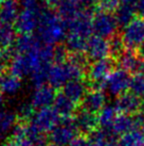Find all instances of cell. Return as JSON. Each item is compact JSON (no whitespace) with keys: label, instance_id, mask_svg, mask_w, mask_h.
I'll use <instances>...</instances> for the list:
<instances>
[{"label":"cell","instance_id":"2e32d148","mask_svg":"<svg viewBox=\"0 0 144 146\" xmlns=\"http://www.w3.org/2000/svg\"><path fill=\"white\" fill-rule=\"evenodd\" d=\"M105 102H106V96L102 90L90 89L81 104L83 109L96 114L106 106Z\"/></svg>","mask_w":144,"mask_h":146},{"label":"cell","instance_id":"6da1fadb","mask_svg":"<svg viewBox=\"0 0 144 146\" xmlns=\"http://www.w3.org/2000/svg\"><path fill=\"white\" fill-rule=\"evenodd\" d=\"M37 36L44 44L54 46L66 41L68 34L67 25L64 19L51 9H41L39 14V25L37 29Z\"/></svg>","mask_w":144,"mask_h":146},{"label":"cell","instance_id":"cb8c5ba5","mask_svg":"<svg viewBox=\"0 0 144 146\" xmlns=\"http://www.w3.org/2000/svg\"><path fill=\"white\" fill-rule=\"evenodd\" d=\"M89 140L93 146H119L116 142L117 137L111 130L98 128L91 134H89Z\"/></svg>","mask_w":144,"mask_h":146},{"label":"cell","instance_id":"7c38bea8","mask_svg":"<svg viewBox=\"0 0 144 146\" xmlns=\"http://www.w3.org/2000/svg\"><path fill=\"white\" fill-rule=\"evenodd\" d=\"M55 89L50 84H43L36 86L31 95L30 102L36 110L51 108L56 98Z\"/></svg>","mask_w":144,"mask_h":146},{"label":"cell","instance_id":"f1b7e54d","mask_svg":"<svg viewBox=\"0 0 144 146\" xmlns=\"http://www.w3.org/2000/svg\"><path fill=\"white\" fill-rule=\"evenodd\" d=\"M66 48L70 53H86L88 40L82 36L67 34L66 37Z\"/></svg>","mask_w":144,"mask_h":146},{"label":"cell","instance_id":"ba28073f","mask_svg":"<svg viewBox=\"0 0 144 146\" xmlns=\"http://www.w3.org/2000/svg\"><path fill=\"white\" fill-rule=\"evenodd\" d=\"M122 40L125 47L132 50H138L144 43V18L135 17L126 26L122 33Z\"/></svg>","mask_w":144,"mask_h":146},{"label":"cell","instance_id":"d6a6232c","mask_svg":"<svg viewBox=\"0 0 144 146\" xmlns=\"http://www.w3.org/2000/svg\"><path fill=\"white\" fill-rule=\"evenodd\" d=\"M36 109L32 106V104L29 102H24L22 105L19 106V108L17 110V115L19 116L21 119H26V121H30L32 116L35 113Z\"/></svg>","mask_w":144,"mask_h":146},{"label":"cell","instance_id":"7a4b0ae2","mask_svg":"<svg viewBox=\"0 0 144 146\" xmlns=\"http://www.w3.org/2000/svg\"><path fill=\"white\" fill-rule=\"evenodd\" d=\"M87 70L67 59L65 62L52 63L49 68L48 82L54 89L64 88L68 82L83 79Z\"/></svg>","mask_w":144,"mask_h":146},{"label":"cell","instance_id":"30bf717a","mask_svg":"<svg viewBox=\"0 0 144 146\" xmlns=\"http://www.w3.org/2000/svg\"><path fill=\"white\" fill-rule=\"evenodd\" d=\"M41 9H21L15 23V30L19 34H32L37 31L39 25V14Z\"/></svg>","mask_w":144,"mask_h":146},{"label":"cell","instance_id":"d590c367","mask_svg":"<svg viewBox=\"0 0 144 146\" xmlns=\"http://www.w3.org/2000/svg\"><path fill=\"white\" fill-rule=\"evenodd\" d=\"M39 0H19L20 7L22 9H32V10H36V9H40L39 5Z\"/></svg>","mask_w":144,"mask_h":146},{"label":"cell","instance_id":"74e56055","mask_svg":"<svg viewBox=\"0 0 144 146\" xmlns=\"http://www.w3.org/2000/svg\"><path fill=\"white\" fill-rule=\"evenodd\" d=\"M40 3L44 4L45 8L52 9V8H57V5L60 4L62 0H39Z\"/></svg>","mask_w":144,"mask_h":146},{"label":"cell","instance_id":"4dcf8cb0","mask_svg":"<svg viewBox=\"0 0 144 146\" xmlns=\"http://www.w3.org/2000/svg\"><path fill=\"white\" fill-rule=\"evenodd\" d=\"M109 51H110V58L115 61H118L119 58L123 54L126 47L124 45V42L122 40V35L116 34L109 40Z\"/></svg>","mask_w":144,"mask_h":146},{"label":"cell","instance_id":"f35d334b","mask_svg":"<svg viewBox=\"0 0 144 146\" xmlns=\"http://www.w3.org/2000/svg\"><path fill=\"white\" fill-rule=\"evenodd\" d=\"M137 13L140 15V17L144 18V0H138L137 3Z\"/></svg>","mask_w":144,"mask_h":146},{"label":"cell","instance_id":"52a82bcc","mask_svg":"<svg viewBox=\"0 0 144 146\" xmlns=\"http://www.w3.org/2000/svg\"><path fill=\"white\" fill-rule=\"evenodd\" d=\"M11 135V140L17 146H46L44 134L32 129L29 124H17Z\"/></svg>","mask_w":144,"mask_h":146},{"label":"cell","instance_id":"d4e9b609","mask_svg":"<svg viewBox=\"0 0 144 146\" xmlns=\"http://www.w3.org/2000/svg\"><path fill=\"white\" fill-rule=\"evenodd\" d=\"M134 130V122H132V115L127 114H119L116 117L113 125L111 127L112 133L116 137L118 135H124Z\"/></svg>","mask_w":144,"mask_h":146},{"label":"cell","instance_id":"ac0fdd59","mask_svg":"<svg viewBox=\"0 0 144 146\" xmlns=\"http://www.w3.org/2000/svg\"><path fill=\"white\" fill-rule=\"evenodd\" d=\"M17 115L12 110L4 107L2 96L0 95V141H2L8 133H12L16 124Z\"/></svg>","mask_w":144,"mask_h":146},{"label":"cell","instance_id":"b9f144b4","mask_svg":"<svg viewBox=\"0 0 144 146\" xmlns=\"http://www.w3.org/2000/svg\"><path fill=\"white\" fill-rule=\"evenodd\" d=\"M0 146H17V145H16V143L15 142H13L12 140H10V141H8V142L2 143Z\"/></svg>","mask_w":144,"mask_h":146},{"label":"cell","instance_id":"9c48e42d","mask_svg":"<svg viewBox=\"0 0 144 146\" xmlns=\"http://www.w3.org/2000/svg\"><path fill=\"white\" fill-rule=\"evenodd\" d=\"M93 15L94 13L90 12L89 10H83L73 19L66 23L68 34H73V35L82 36L89 40L91 37V33H93V30H92Z\"/></svg>","mask_w":144,"mask_h":146},{"label":"cell","instance_id":"4316f807","mask_svg":"<svg viewBox=\"0 0 144 146\" xmlns=\"http://www.w3.org/2000/svg\"><path fill=\"white\" fill-rule=\"evenodd\" d=\"M118 111L115 108V106H105L103 109L98 113V121L101 128L106 130H111L113 122L118 116Z\"/></svg>","mask_w":144,"mask_h":146},{"label":"cell","instance_id":"e0dca14e","mask_svg":"<svg viewBox=\"0 0 144 146\" xmlns=\"http://www.w3.org/2000/svg\"><path fill=\"white\" fill-rule=\"evenodd\" d=\"M90 90L88 82L84 81V79H79V80H73L68 82L67 84L63 88V92L68 98H70L72 102H74L77 105L79 102H82L86 94L88 93Z\"/></svg>","mask_w":144,"mask_h":146},{"label":"cell","instance_id":"484cf974","mask_svg":"<svg viewBox=\"0 0 144 146\" xmlns=\"http://www.w3.org/2000/svg\"><path fill=\"white\" fill-rule=\"evenodd\" d=\"M137 12V8L125 5V4H119V7L115 12V17L117 19L118 26L120 28H125L130 21L135 18V14Z\"/></svg>","mask_w":144,"mask_h":146},{"label":"cell","instance_id":"f546056e","mask_svg":"<svg viewBox=\"0 0 144 146\" xmlns=\"http://www.w3.org/2000/svg\"><path fill=\"white\" fill-rule=\"evenodd\" d=\"M119 146H144V133L138 130L122 135L118 142Z\"/></svg>","mask_w":144,"mask_h":146},{"label":"cell","instance_id":"3957f363","mask_svg":"<svg viewBox=\"0 0 144 146\" xmlns=\"http://www.w3.org/2000/svg\"><path fill=\"white\" fill-rule=\"evenodd\" d=\"M116 66H118L117 62L111 58L92 62L87 69L89 88L100 90L105 88V82L109 75L115 70Z\"/></svg>","mask_w":144,"mask_h":146},{"label":"cell","instance_id":"7bdbcfd3","mask_svg":"<svg viewBox=\"0 0 144 146\" xmlns=\"http://www.w3.org/2000/svg\"><path fill=\"white\" fill-rule=\"evenodd\" d=\"M46 146H57V145H55V144H52V143H51V144H49V145H46Z\"/></svg>","mask_w":144,"mask_h":146},{"label":"cell","instance_id":"83f0119b","mask_svg":"<svg viewBox=\"0 0 144 146\" xmlns=\"http://www.w3.org/2000/svg\"><path fill=\"white\" fill-rule=\"evenodd\" d=\"M16 37L13 26L4 24L0 21V50L11 48V46L15 43Z\"/></svg>","mask_w":144,"mask_h":146},{"label":"cell","instance_id":"836d02e7","mask_svg":"<svg viewBox=\"0 0 144 146\" xmlns=\"http://www.w3.org/2000/svg\"><path fill=\"white\" fill-rule=\"evenodd\" d=\"M119 4H120L119 0H101L99 2L98 11H103L107 13L116 12Z\"/></svg>","mask_w":144,"mask_h":146},{"label":"cell","instance_id":"60d3db41","mask_svg":"<svg viewBox=\"0 0 144 146\" xmlns=\"http://www.w3.org/2000/svg\"><path fill=\"white\" fill-rule=\"evenodd\" d=\"M81 3L86 5V7H92V5H94V4L99 3L101 0H80Z\"/></svg>","mask_w":144,"mask_h":146},{"label":"cell","instance_id":"8d00e7d4","mask_svg":"<svg viewBox=\"0 0 144 146\" xmlns=\"http://www.w3.org/2000/svg\"><path fill=\"white\" fill-rule=\"evenodd\" d=\"M70 146H93L92 143L90 142V140L84 137H79L76 138L73 142L71 143Z\"/></svg>","mask_w":144,"mask_h":146},{"label":"cell","instance_id":"5bb4252c","mask_svg":"<svg viewBox=\"0 0 144 146\" xmlns=\"http://www.w3.org/2000/svg\"><path fill=\"white\" fill-rule=\"evenodd\" d=\"M86 54L89 60L93 62L107 59L108 56H110L109 42L105 38L93 35L88 40Z\"/></svg>","mask_w":144,"mask_h":146},{"label":"cell","instance_id":"7402d4cb","mask_svg":"<svg viewBox=\"0 0 144 146\" xmlns=\"http://www.w3.org/2000/svg\"><path fill=\"white\" fill-rule=\"evenodd\" d=\"M21 89V79L13 74H3L0 77V95L12 97Z\"/></svg>","mask_w":144,"mask_h":146},{"label":"cell","instance_id":"1f68e13d","mask_svg":"<svg viewBox=\"0 0 144 146\" xmlns=\"http://www.w3.org/2000/svg\"><path fill=\"white\" fill-rule=\"evenodd\" d=\"M130 93L144 102V74L134 75L129 84Z\"/></svg>","mask_w":144,"mask_h":146},{"label":"cell","instance_id":"5b68a950","mask_svg":"<svg viewBox=\"0 0 144 146\" xmlns=\"http://www.w3.org/2000/svg\"><path fill=\"white\" fill-rule=\"evenodd\" d=\"M119 28L115 14L112 13L96 11L92 18V30L94 35L102 38H111L115 36Z\"/></svg>","mask_w":144,"mask_h":146},{"label":"cell","instance_id":"d6986e66","mask_svg":"<svg viewBox=\"0 0 144 146\" xmlns=\"http://www.w3.org/2000/svg\"><path fill=\"white\" fill-rule=\"evenodd\" d=\"M19 0H4L0 5V21L7 25H15L20 13Z\"/></svg>","mask_w":144,"mask_h":146},{"label":"cell","instance_id":"8992f818","mask_svg":"<svg viewBox=\"0 0 144 146\" xmlns=\"http://www.w3.org/2000/svg\"><path fill=\"white\" fill-rule=\"evenodd\" d=\"M60 121V115L51 107L46 109L36 110L32 118L29 121V125L35 131L45 134L50 133Z\"/></svg>","mask_w":144,"mask_h":146},{"label":"cell","instance_id":"8fae6325","mask_svg":"<svg viewBox=\"0 0 144 146\" xmlns=\"http://www.w3.org/2000/svg\"><path fill=\"white\" fill-rule=\"evenodd\" d=\"M132 77L129 73L122 68H117L112 72L105 82V89L113 96H120L126 93V90L129 89Z\"/></svg>","mask_w":144,"mask_h":146},{"label":"cell","instance_id":"603a6c76","mask_svg":"<svg viewBox=\"0 0 144 146\" xmlns=\"http://www.w3.org/2000/svg\"><path fill=\"white\" fill-rule=\"evenodd\" d=\"M81 7L82 3L80 0H62L56 8V12L65 23H68L83 11Z\"/></svg>","mask_w":144,"mask_h":146},{"label":"cell","instance_id":"277c9868","mask_svg":"<svg viewBox=\"0 0 144 146\" xmlns=\"http://www.w3.org/2000/svg\"><path fill=\"white\" fill-rule=\"evenodd\" d=\"M79 133L73 117L60 118L58 124L49 133L50 141L57 146H70Z\"/></svg>","mask_w":144,"mask_h":146},{"label":"cell","instance_id":"ffe728a7","mask_svg":"<svg viewBox=\"0 0 144 146\" xmlns=\"http://www.w3.org/2000/svg\"><path fill=\"white\" fill-rule=\"evenodd\" d=\"M52 108L56 113L60 115V118L71 117L77 111L75 102H72L70 98H68L63 93H58L56 95Z\"/></svg>","mask_w":144,"mask_h":146},{"label":"cell","instance_id":"e575fe53","mask_svg":"<svg viewBox=\"0 0 144 146\" xmlns=\"http://www.w3.org/2000/svg\"><path fill=\"white\" fill-rule=\"evenodd\" d=\"M132 116L134 122V130H138L144 133V111L140 110Z\"/></svg>","mask_w":144,"mask_h":146},{"label":"cell","instance_id":"ee69618b","mask_svg":"<svg viewBox=\"0 0 144 146\" xmlns=\"http://www.w3.org/2000/svg\"><path fill=\"white\" fill-rule=\"evenodd\" d=\"M3 1H4V0H0V5L3 3Z\"/></svg>","mask_w":144,"mask_h":146},{"label":"cell","instance_id":"44dd1931","mask_svg":"<svg viewBox=\"0 0 144 146\" xmlns=\"http://www.w3.org/2000/svg\"><path fill=\"white\" fill-rule=\"evenodd\" d=\"M44 44L37 35L33 34H19L14 43L15 53H27L38 48Z\"/></svg>","mask_w":144,"mask_h":146},{"label":"cell","instance_id":"4fadbf2b","mask_svg":"<svg viewBox=\"0 0 144 146\" xmlns=\"http://www.w3.org/2000/svg\"><path fill=\"white\" fill-rule=\"evenodd\" d=\"M73 121L75 123L79 132L88 135L91 134L93 131H96L99 126L98 115L83 108L76 111V113L73 115Z\"/></svg>","mask_w":144,"mask_h":146},{"label":"cell","instance_id":"9a60e30c","mask_svg":"<svg viewBox=\"0 0 144 146\" xmlns=\"http://www.w3.org/2000/svg\"><path fill=\"white\" fill-rule=\"evenodd\" d=\"M142 104L143 102L140 98L135 96L132 93H124L117 97L113 106L120 114L134 115L141 110Z\"/></svg>","mask_w":144,"mask_h":146},{"label":"cell","instance_id":"ab89813d","mask_svg":"<svg viewBox=\"0 0 144 146\" xmlns=\"http://www.w3.org/2000/svg\"><path fill=\"white\" fill-rule=\"evenodd\" d=\"M120 4H125V5H130V7H135L137 8V3L138 0H119Z\"/></svg>","mask_w":144,"mask_h":146}]
</instances>
